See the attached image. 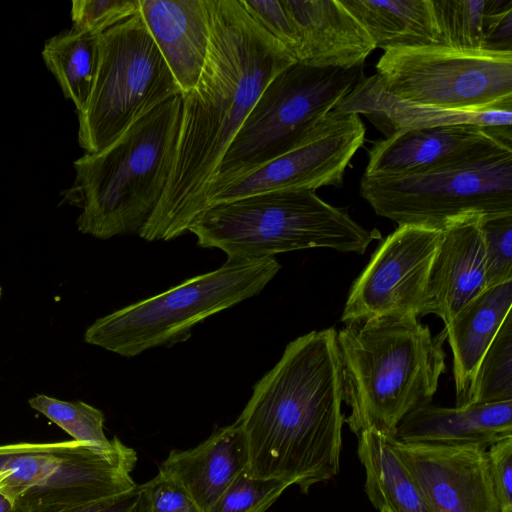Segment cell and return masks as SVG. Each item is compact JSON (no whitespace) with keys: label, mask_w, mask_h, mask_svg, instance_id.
<instances>
[{"label":"cell","mask_w":512,"mask_h":512,"mask_svg":"<svg viewBox=\"0 0 512 512\" xmlns=\"http://www.w3.org/2000/svg\"><path fill=\"white\" fill-rule=\"evenodd\" d=\"M299 32L298 62L349 69L364 65L375 49L362 25L340 0H284Z\"/></svg>","instance_id":"obj_19"},{"label":"cell","mask_w":512,"mask_h":512,"mask_svg":"<svg viewBox=\"0 0 512 512\" xmlns=\"http://www.w3.org/2000/svg\"><path fill=\"white\" fill-rule=\"evenodd\" d=\"M481 219L465 215L441 229L427 284V314L437 315L445 326L487 288Z\"/></svg>","instance_id":"obj_16"},{"label":"cell","mask_w":512,"mask_h":512,"mask_svg":"<svg viewBox=\"0 0 512 512\" xmlns=\"http://www.w3.org/2000/svg\"><path fill=\"white\" fill-rule=\"evenodd\" d=\"M29 405L62 428L74 441L102 450L114 447L116 436L108 439L104 433V413L92 405L83 401H63L43 394L30 398Z\"/></svg>","instance_id":"obj_29"},{"label":"cell","mask_w":512,"mask_h":512,"mask_svg":"<svg viewBox=\"0 0 512 512\" xmlns=\"http://www.w3.org/2000/svg\"><path fill=\"white\" fill-rule=\"evenodd\" d=\"M139 13L181 94L190 92L209 49L210 0H139Z\"/></svg>","instance_id":"obj_18"},{"label":"cell","mask_w":512,"mask_h":512,"mask_svg":"<svg viewBox=\"0 0 512 512\" xmlns=\"http://www.w3.org/2000/svg\"><path fill=\"white\" fill-rule=\"evenodd\" d=\"M248 463L246 438L235 421L194 448L171 450L158 472L179 483L203 512H209Z\"/></svg>","instance_id":"obj_20"},{"label":"cell","mask_w":512,"mask_h":512,"mask_svg":"<svg viewBox=\"0 0 512 512\" xmlns=\"http://www.w3.org/2000/svg\"><path fill=\"white\" fill-rule=\"evenodd\" d=\"M251 18L276 39L298 62L301 40L284 0H239Z\"/></svg>","instance_id":"obj_33"},{"label":"cell","mask_w":512,"mask_h":512,"mask_svg":"<svg viewBox=\"0 0 512 512\" xmlns=\"http://www.w3.org/2000/svg\"><path fill=\"white\" fill-rule=\"evenodd\" d=\"M379 512H391L388 508L384 507L379 510Z\"/></svg>","instance_id":"obj_37"},{"label":"cell","mask_w":512,"mask_h":512,"mask_svg":"<svg viewBox=\"0 0 512 512\" xmlns=\"http://www.w3.org/2000/svg\"><path fill=\"white\" fill-rule=\"evenodd\" d=\"M512 307V281L486 288L445 326L453 353L456 407H466L477 368Z\"/></svg>","instance_id":"obj_22"},{"label":"cell","mask_w":512,"mask_h":512,"mask_svg":"<svg viewBox=\"0 0 512 512\" xmlns=\"http://www.w3.org/2000/svg\"><path fill=\"white\" fill-rule=\"evenodd\" d=\"M99 36L74 28L47 39L42 58L66 99L80 113L86 106L96 78L99 61Z\"/></svg>","instance_id":"obj_26"},{"label":"cell","mask_w":512,"mask_h":512,"mask_svg":"<svg viewBox=\"0 0 512 512\" xmlns=\"http://www.w3.org/2000/svg\"><path fill=\"white\" fill-rule=\"evenodd\" d=\"M280 268L275 257L227 260L213 271L98 318L84 340L124 357L184 342L195 325L260 294Z\"/></svg>","instance_id":"obj_6"},{"label":"cell","mask_w":512,"mask_h":512,"mask_svg":"<svg viewBox=\"0 0 512 512\" xmlns=\"http://www.w3.org/2000/svg\"><path fill=\"white\" fill-rule=\"evenodd\" d=\"M512 436V401L447 408L428 404L408 414L394 437L406 443L476 446L487 450Z\"/></svg>","instance_id":"obj_21"},{"label":"cell","mask_w":512,"mask_h":512,"mask_svg":"<svg viewBox=\"0 0 512 512\" xmlns=\"http://www.w3.org/2000/svg\"><path fill=\"white\" fill-rule=\"evenodd\" d=\"M333 111L362 114L386 137L408 130L448 125L511 130L512 124V108L451 110L397 98L383 88L376 74L364 75Z\"/></svg>","instance_id":"obj_17"},{"label":"cell","mask_w":512,"mask_h":512,"mask_svg":"<svg viewBox=\"0 0 512 512\" xmlns=\"http://www.w3.org/2000/svg\"><path fill=\"white\" fill-rule=\"evenodd\" d=\"M136 463V451L118 437L110 450L74 440L0 445V493L14 502L30 489L63 483H134Z\"/></svg>","instance_id":"obj_13"},{"label":"cell","mask_w":512,"mask_h":512,"mask_svg":"<svg viewBox=\"0 0 512 512\" xmlns=\"http://www.w3.org/2000/svg\"><path fill=\"white\" fill-rule=\"evenodd\" d=\"M365 139L359 115L332 111L300 144L216 193L206 208L280 190L341 187L347 166Z\"/></svg>","instance_id":"obj_12"},{"label":"cell","mask_w":512,"mask_h":512,"mask_svg":"<svg viewBox=\"0 0 512 512\" xmlns=\"http://www.w3.org/2000/svg\"><path fill=\"white\" fill-rule=\"evenodd\" d=\"M13 503L11 499L0 493V512H10Z\"/></svg>","instance_id":"obj_36"},{"label":"cell","mask_w":512,"mask_h":512,"mask_svg":"<svg viewBox=\"0 0 512 512\" xmlns=\"http://www.w3.org/2000/svg\"><path fill=\"white\" fill-rule=\"evenodd\" d=\"M504 401H512L511 312L480 361L466 406Z\"/></svg>","instance_id":"obj_28"},{"label":"cell","mask_w":512,"mask_h":512,"mask_svg":"<svg viewBox=\"0 0 512 512\" xmlns=\"http://www.w3.org/2000/svg\"><path fill=\"white\" fill-rule=\"evenodd\" d=\"M445 329L433 336L413 314H386L345 324L337 332L344 422L356 435L375 429L394 436L412 411L432 402L446 369Z\"/></svg>","instance_id":"obj_3"},{"label":"cell","mask_w":512,"mask_h":512,"mask_svg":"<svg viewBox=\"0 0 512 512\" xmlns=\"http://www.w3.org/2000/svg\"><path fill=\"white\" fill-rule=\"evenodd\" d=\"M180 94L138 12L99 36L96 78L77 114L80 147L88 154L102 151L139 118Z\"/></svg>","instance_id":"obj_8"},{"label":"cell","mask_w":512,"mask_h":512,"mask_svg":"<svg viewBox=\"0 0 512 512\" xmlns=\"http://www.w3.org/2000/svg\"><path fill=\"white\" fill-rule=\"evenodd\" d=\"M211 35L195 87L182 95L181 123L170 175L139 232L170 241L202 213L207 187L230 143L267 85L296 61L239 0H210Z\"/></svg>","instance_id":"obj_1"},{"label":"cell","mask_w":512,"mask_h":512,"mask_svg":"<svg viewBox=\"0 0 512 512\" xmlns=\"http://www.w3.org/2000/svg\"><path fill=\"white\" fill-rule=\"evenodd\" d=\"M197 245L224 252L230 261H253L308 248L363 254L380 239L343 208L311 190H280L219 203L191 224Z\"/></svg>","instance_id":"obj_5"},{"label":"cell","mask_w":512,"mask_h":512,"mask_svg":"<svg viewBox=\"0 0 512 512\" xmlns=\"http://www.w3.org/2000/svg\"><path fill=\"white\" fill-rule=\"evenodd\" d=\"M364 75V65L343 69L301 62L280 72L226 150L207 187L203 211L226 185L303 142Z\"/></svg>","instance_id":"obj_7"},{"label":"cell","mask_w":512,"mask_h":512,"mask_svg":"<svg viewBox=\"0 0 512 512\" xmlns=\"http://www.w3.org/2000/svg\"><path fill=\"white\" fill-rule=\"evenodd\" d=\"M376 75L391 95L451 110L512 108V51L442 45L384 51Z\"/></svg>","instance_id":"obj_10"},{"label":"cell","mask_w":512,"mask_h":512,"mask_svg":"<svg viewBox=\"0 0 512 512\" xmlns=\"http://www.w3.org/2000/svg\"><path fill=\"white\" fill-rule=\"evenodd\" d=\"M337 331H311L289 342L253 387L236 420L249 472L297 485L302 493L340 469L344 414Z\"/></svg>","instance_id":"obj_2"},{"label":"cell","mask_w":512,"mask_h":512,"mask_svg":"<svg viewBox=\"0 0 512 512\" xmlns=\"http://www.w3.org/2000/svg\"><path fill=\"white\" fill-rule=\"evenodd\" d=\"M439 45L490 51L501 22L512 14V0H431Z\"/></svg>","instance_id":"obj_27"},{"label":"cell","mask_w":512,"mask_h":512,"mask_svg":"<svg viewBox=\"0 0 512 512\" xmlns=\"http://www.w3.org/2000/svg\"><path fill=\"white\" fill-rule=\"evenodd\" d=\"M72 28L100 35L139 12V0H73Z\"/></svg>","instance_id":"obj_32"},{"label":"cell","mask_w":512,"mask_h":512,"mask_svg":"<svg viewBox=\"0 0 512 512\" xmlns=\"http://www.w3.org/2000/svg\"><path fill=\"white\" fill-rule=\"evenodd\" d=\"M141 488L145 512H203L179 483L161 472Z\"/></svg>","instance_id":"obj_34"},{"label":"cell","mask_w":512,"mask_h":512,"mask_svg":"<svg viewBox=\"0 0 512 512\" xmlns=\"http://www.w3.org/2000/svg\"><path fill=\"white\" fill-rule=\"evenodd\" d=\"M360 194L374 212L398 225L441 230L470 214H512V149L421 172L365 176Z\"/></svg>","instance_id":"obj_9"},{"label":"cell","mask_w":512,"mask_h":512,"mask_svg":"<svg viewBox=\"0 0 512 512\" xmlns=\"http://www.w3.org/2000/svg\"><path fill=\"white\" fill-rule=\"evenodd\" d=\"M387 437L430 512H500L485 449Z\"/></svg>","instance_id":"obj_14"},{"label":"cell","mask_w":512,"mask_h":512,"mask_svg":"<svg viewBox=\"0 0 512 512\" xmlns=\"http://www.w3.org/2000/svg\"><path fill=\"white\" fill-rule=\"evenodd\" d=\"M357 454L365 469L364 490L378 511L430 512L410 473L392 449L387 435L363 430Z\"/></svg>","instance_id":"obj_25"},{"label":"cell","mask_w":512,"mask_h":512,"mask_svg":"<svg viewBox=\"0 0 512 512\" xmlns=\"http://www.w3.org/2000/svg\"><path fill=\"white\" fill-rule=\"evenodd\" d=\"M486 450L500 512H512V436Z\"/></svg>","instance_id":"obj_35"},{"label":"cell","mask_w":512,"mask_h":512,"mask_svg":"<svg viewBox=\"0 0 512 512\" xmlns=\"http://www.w3.org/2000/svg\"><path fill=\"white\" fill-rule=\"evenodd\" d=\"M292 484L253 476L248 467L227 487L209 512H266Z\"/></svg>","instance_id":"obj_30"},{"label":"cell","mask_w":512,"mask_h":512,"mask_svg":"<svg viewBox=\"0 0 512 512\" xmlns=\"http://www.w3.org/2000/svg\"><path fill=\"white\" fill-rule=\"evenodd\" d=\"M1 296H2V289H1V287H0V298H1Z\"/></svg>","instance_id":"obj_38"},{"label":"cell","mask_w":512,"mask_h":512,"mask_svg":"<svg viewBox=\"0 0 512 512\" xmlns=\"http://www.w3.org/2000/svg\"><path fill=\"white\" fill-rule=\"evenodd\" d=\"M384 51L439 45L431 0H340Z\"/></svg>","instance_id":"obj_23"},{"label":"cell","mask_w":512,"mask_h":512,"mask_svg":"<svg viewBox=\"0 0 512 512\" xmlns=\"http://www.w3.org/2000/svg\"><path fill=\"white\" fill-rule=\"evenodd\" d=\"M512 149V131L448 125L393 134L373 143L365 176H388L473 162Z\"/></svg>","instance_id":"obj_15"},{"label":"cell","mask_w":512,"mask_h":512,"mask_svg":"<svg viewBox=\"0 0 512 512\" xmlns=\"http://www.w3.org/2000/svg\"><path fill=\"white\" fill-rule=\"evenodd\" d=\"M10 512H145V499L136 483L81 481L30 489Z\"/></svg>","instance_id":"obj_24"},{"label":"cell","mask_w":512,"mask_h":512,"mask_svg":"<svg viewBox=\"0 0 512 512\" xmlns=\"http://www.w3.org/2000/svg\"><path fill=\"white\" fill-rule=\"evenodd\" d=\"M182 95L162 102L111 145L73 162L64 203L77 206L78 230L98 239L139 234L166 187L181 123Z\"/></svg>","instance_id":"obj_4"},{"label":"cell","mask_w":512,"mask_h":512,"mask_svg":"<svg viewBox=\"0 0 512 512\" xmlns=\"http://www.w3.org/2000/svg\"><path fill=\"white\" fill-rule=\"evenodd\" d=\"M487 288L512 281V214L482 217Z\"/></svg>","instance_id":"obj_31"},{"label":"cell","mask_w":512,"mask_h":512,"mask_svg":"<svg viewBox=\"0 0 512 512\" xmlns=\"http://www.w3.org/2000/svg\"><path fill=\"white\" fill-rule=\"evenodd\" d=\"M441 230L399 225L373 253L354 281L341 321L386 314L427 315V284Z\"/></svg>","instance_id":"obj_11"}]
</instances>
